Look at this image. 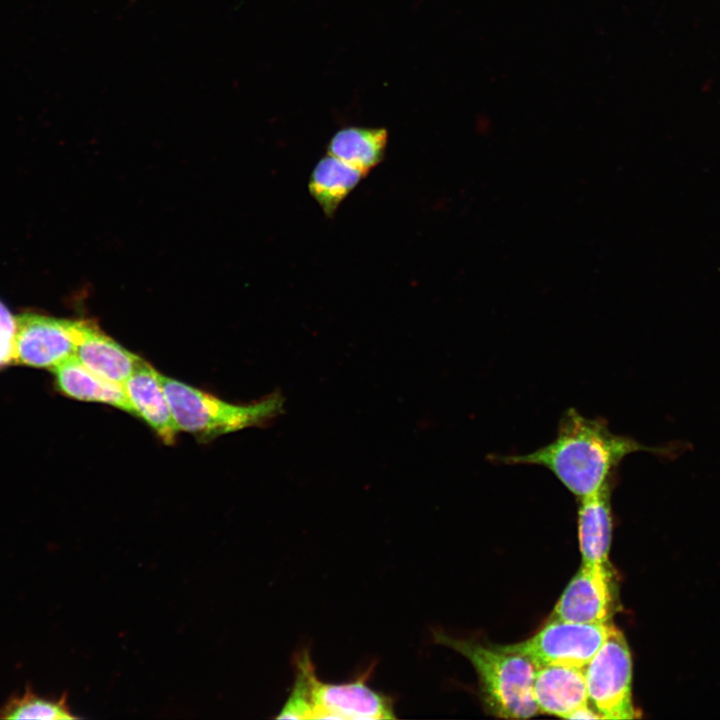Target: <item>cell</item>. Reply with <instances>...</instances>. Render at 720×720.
Here are the masks:
<instances>
[{
	"instance_id": "3",
	"label": "cell",
	"mask_w": 720,
	"mask_h": 720,
	"mask_svg": "<svg viewBox=\"0 0 720 720\" xmlns=\"http://www.w3.org/2000/svg\"><path fill=\"white\" fill-rule=\"evenodd\" d=\"M436 643L465 658L478 676L482 698L488 709L504 718H528L539 712L533 693L536 667L527 657L503 649L452 637L434 631Z\"/></svg>"
},
{
	"instance_id": "1",
	"label": "cell",
	"mask_w": 720,
	"mask_h": 720,
	"mask_svg": "<svg viewBox=\"0 0 720 720\" xmlns=\"http://www.w3.org/2000/svg\"><path fill=\"white\" fill-rule=\"evenodd\" d=\"M685 441L658 446L613 433L602 418H589L574 408L560 418L555 438L527 454L493 456L509 465H537L549 470L560 483L580 499L610 486V479L622 461L636 452H649L673 460L688 450Z\"/></svg>"
},
{
	"instance_id": "14",
	"label": "cell",
	"mask_w": 720,
	"mask_h": 720,
	"mask_svg": "<svg viewBox=\"0 0 720 720\" xmlns=\"http://www.w3.org/2000/svg\"><path fill=\"white\" fill-rule=\"evenodd\" d=\"M365 176L361 170L327 154L315 165L308 188L324 214L332 217L342 201Z\"/></svg>"
},
{
	"instance_id": "2",
	"label": "cell",
	"mask_w": 720,
	"mask_h": 720,
	"mask_svg": "<svg viewBox=\"0 0 720 720\" xmlns=\"http://www.w3.org/2000/svg\"><path fill=\"white\" fill-rule=\"evenodd\" d=\"M294 683L277 719H395L390 696L367 684L366 672L341 684L322 682L308 649L294 656Z\"/></svg>"
},
{
	"instance_id": "16",
	"label": "cell",
	"mask_w": 720,
	"mask_h": 720,
	"mask_svg": "<svg viewBox=\"0 0 720 720\" xmlns=\"http://www.w3.org/2000/svg\"><path fill=\"white\" fill-rule=\"evenodd\" d=\"M1 719H76L67 702L66 694L59 699H46L36 694L31 687L25 692L11 696L0 708Z\"/></svg>"
},
{
	"instance_id": "10",
	"label": "cell",
	"mask_w": 720,
	"mask_h": 720,
	"mask_svg": "<svg viewBox=\"0 0 720 720\" xmlns=\"http://www.w3.org/2000/svg\"><path fill=\"white\" fill-rule=\"evenodd\" d=\"M160 375L143 360L125 381L123 388L134 415L141 417L164 443L170 445L179 431Z\"/></svg>"
},
{
	"instance_id": "8",
	"label": "cell",
	"mask_w": 720,
	"mask_h": 720,
	"mask_svg": "<svg viewBox=\"0 0 720 720\" xmlns=\"http://www.w3.org/2000/svg\"><path fill=\"white\" fill-rule=\"evenodd\" d=\"M584 669L537 667L533 693L538 710L568 719H599V714L590 707Z\"/></svg>"
},
{
	"instance_id": "13",
	"label": "cell",
	"mask_w": 720,
	"mask_h": 720,
	"mask_svg": "<svg viewBox=\"0 0 720 720\" xmlns=\"http://www.w3.org/2000/svg\"><path fill=\"white\" fill-rule=\"evenodd\" d=\"M609 488L580 499L578 536L584 564L608 565L612 531Z\"/></svg>"
},
{
	"instance_id": "6",
	"label": "cell",
	"mask_w": 720,
	"mask_h": 720,
	"mask_svg": "<svg viewBox=\"0 0 720 720\" xmlns=\"http://www.w3.org/2000/svg\"><path fill=\"white\" fill-rule=\"evenodd\" d=\"M614 626L608 623H579L554 618L525 641L502 646L519 653L535 665L585 668Z\"/></svg>"
},
{
	"instance_id": "7",
	"label": "cell",
	"mask_w": 720,
	"mask_h": 720,
	"mask_svg": "<svg viewBox=\"0 0 720 720\" xmlns=\"http://www.w3.org/2000/svg\"><path fill=\"white\" fill-rule=\"evenodd\" d=\"M88 323L37 313L16 316L14 364L54 369L75 356Z\"/></svg>"
},
{
	"instance_id": "15",
	"label": "cell",
	"mask_w": 720,
	"mask_h": 720,
	"mask_svg": "<svg viewBox=\"0 0 720 720\" xmlns=\"http://www.w3.org/2000/svg\"><path fill=\"white\" fill-rule=\"evenodd\" d=\"M387 142L385 128L350 126L332 136L327 152L367 175L383 160Z\"/></svg>"
},
{
	"instance_id": "4",
	"label": "cell",
	"mask_w": 720,
	"mask_h": 720,
	"mask_svg": "<svg viewBox=\"0 0 720 720\" xmlns=\"http://www.w3.org/2000/svg\"><path fill=\"white\" fill-rule=\"evenodd\" d=\"M178 431L201 440L249 427L263 426L284 409V398L274 393L246 405L232 404L178 380L160 375Z\"/></svg>"
},
{
	"instance_id": "9",
	"label": "cell",
	"mask_w": 720,
	"mask_h": 720,
	"mask_svg": "<svg viewBox=\"0 0 720 720\" xmlns=\"http://www.w3.org/2000/svg\"><path fill=\"white\" fill-rule=\"evenodd\" d=\"M608 565L582 566L559 598L556 619L579 623H607L611 609Z\"/></svg>"
},
{
	"instance_id": "11",
	"label": "cell",
	"mask_w": 720,
	"mask_h": 720,
	"mask_svg": "<svg viewBox=\"0 0 720 720\" xmlns=\"http://www.w3.org/2000/svg\"><path fill=\"white\" fill-rule=\"evenodd\" d=\"M75 357L93 373L120 385L143 361L90 321L77 345Z\"/></svg>"
},
{
	"instance_id": "5",
	"label": "cell",
	"mask_w": 720,
	"mask_h": 720,
	"mask_svg": "<svg viewBox=\"0 0 720 720\" xmlns=\"http://www.w3.org/2000/svg\"><path fill=\"white\" fill-rule=\"evenodd\" d=\"M589 702L602 719L636 717L628 644L615 626L584 669Z\"/></svg>"
},
{
	"instance_id": "17",
	"label": "cell",
	"mask_w": 720,
	"mask_h": 720,
	"mask_svg": "<svg viewBox=\"0 0 720 720\" xmlns=\"http://www.w3.org/2000/svg\"><path fill=\"white\" fill-rule=\"evenodd\" d=\"M16 316L0 301V369L14 364Z\"/></svg>"
},
{
	"instance_id": "12",
	"label": "cell",
	"mask_w": 720,
	"mask_h": 720,
	"mask_svg": "<svg viewBox=\"0 0 720 720\" xmlns=\"http://www.w3.org/2000/svg\"><path fill=\"white\" fill-rule=\"evenodd\" d=\"M59 392L73 399L108 404L134 415L123 385L108 381L85 367L75 356L52 369Z\"/></svg>"
}]
</instances>
